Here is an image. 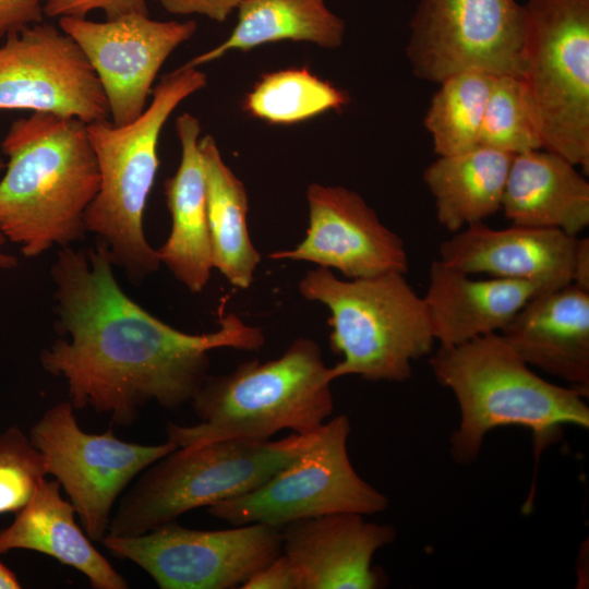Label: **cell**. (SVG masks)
I'll return each instance as SVG.
<instances>
[{"mask_svg":"<svg viewBox=\"0 0 589 589\" xmlns=\"http://www.w3.org/2000/svg\"><path fill=\"white\" fill-rule=\"evenodd\" d=\"M203 157L207 219L213 266L235 287L249 288L261 254L253 245L247 226L248 192L243 182L224 160L216 140L200 139Z\"/></svg>","mask_w":589,"mask_h":589,"instance_id":"25","label":"cell"},{"mask_svg":"<svg viewBox=\"0 0 589 589\" xmlns=\"http://www.w3.org/2000/svg\"><path fill=\"white\" fill-rule=\"evenodd\" d=\"M107 248H60L50 275L59 337L40 354L43 368L68 383L75 409L92 407L118 425L132 424L151 401L177 409L208 375L209 351H256L260 327L219 313L218 329L188 334L157 318L120 287Z\"/></svg>","mask_w":589,"mask_h":589,"instance_id":"1","label":"cell"},{"mask_svg":"<svg viewBox=\"0 0 589 589\" xmlns=\"http://www.w3.org/2000/svg\"><path fill=\"white\" fill-rule=\"evenodd\" d=\"M542 294L531 283L470 274L435 260L430 267L423 301L434 339L453 347L500 333L533 297Z\"/></svg>","mask_w":589,"mask_h":589,"instance_id":"19","label":"cell"},{"mask_svg":"<svg viewBox=\"0 0 589 589\" xmlns=\"http://www.w3.org/2000/svg\"><path fill=\"white\" fill-rule=\"evenodd\" d=\"M437 382L455 395L460 421L450 454L472 462L488 432L505 425L531 431L536 454L557 440L565 424L589 426L588 395L536 374L500 333L440 347L429 360Z\"/></svg>","mask_w":589,"mask_h":589,"instance_id":"3","label":"cell"},{"mask_svg":"<svg viewBox=\"0 0 589 589\" xmlns=\"http://www.w3.org/2000/svg\"><path fill=\"white\" fill-rule=\"evenodd\" d=\"M21 587L16 575L0 561V589H20Z\"/></svg>","mask_w":589,"mask_h":589,"instance_id":"36","label":"cell"},{"mask_svg":"<svg viewBox=\"0 0 589 589\" xmlns=\"http://www.w3.org/2000/svg\"><path fill=\"white\" fill-rule=\"evenodd\" d=\"M1 152L0 230L25 257L84 238V216L100 175L86 123L33 112L9 128Z\"/></svg>","mask_w":589,"mask_h":589,"instance_id":"2","label":"cell"},{"mask_svg":"<svg viewBox=\"0 0 589 589\" xmlns=\"http://www.w3.org/2000/svg\"><path fill=\"white\" fill-rule=\"evenodd\" d=\"M332 382L320 346L297 338L277 359L251 360L230 373L207 375L191 400L199 423L169 422L167 440L189 447L229 438L271 440L286 429L313 433L333 413Z\"/></svg>","mask_w":589,"mask_h":589,"instance_id":"4","label":"cell"},{"mask_svg":"<svg viewBox=\"0 0 589 589\" xmlns=\"http://www.w3.org/2000/svg\"><path fill=\"white\" fill-rule=\"evenodd\" d=\"M494 75L469 70L440 83L424 117L438 156L455 155L479 145L482 119Z\"/></svg>","mask_w":589,"mask_h":589,"instance_id":"27","label":"cell"},{"mask_svg":"<svg viewBox=\"0 0 589 589\" xmlns=\"http://www.w3.org/2000/svg\"><path fill=\"white\" fill-rule=\"evenodd\" d=\"M522 80L542 149L589 170V0H528Z\"/></svg>","mask_w":589,"mask_h":589,"instance_id":"8","label":"cell"},{"mask_svg":"<svg viewBox=\"0 0 589 589\" xmlns=\"http://www.w3.org/2000/svg\"><path fill=\"white\" fill-rule=\"evenodd\" d=\"M529 365L589 392V291L574 284L530 299L500 332Z\"/></svg>","mask_w":589,"mask_h":589,"instance_id":"18","label":"cell"},{"mask_svg":"<svg viewBox=\"0 0 589 589\" xmlns=\"http://www.w3.org/2000/svg\"><path fill=\"white\" fill-rule=\"evenodd\" d=\"M576 166L545 149L514 155L502 211L512 225L577 237L589 225V183Z\"/></svg>","mask_w":589,"mask_h":589,"instance_id":"22","label":"cell"},{"mask_svg":"<svg viewBox=\"0 0 589 589\" xmlns=\"http://www.w3.org/2000/svg\"><path fill=\"white\" fill-rule=\"evenodd\" d=\"M181 146L180 164L165 182V195L171 216V230L157 249L160 264L191 292L207 286L213 254L207 219L206 179L200 148V120L184 112L176 120Z\"/></svg>","mask_w":589,"mask_h":589,"instance_id":"20","label":"cell"},{"mask_svg":"<svg viewBox=\"0 0 589 589\" xmlns=\"http://www.w3.org/2000/svg\"><path fill=\"white\" fill-rule=\"evenodd\" d=\"M309 227L293 249L269 253L272 260L305 261L335 268L347 279L388 272L406 274L402 240L388 229L357 192L311 183L306 189Z\"/></svg>","mask_w":589,"mask_h":589,"instance_id":"15","label":"cell"},{"mask_svg":"<svg viewBox=\"0 0 589 589\" xmlns=\"http://www.w3.org/2000/svg\"><path fill=\"white\" fill-rule=\"evenodd\" d=\"M322 426L276 441L229 438L176 448L147 467L123 494L107 534H144L189 510L255 490L309 449Z\"/></svg>","mask_w":589,"mask_h":589,"instance_id":"7","label":"cell"},{"mask_svg":"<svg viewBox=\"0 0 589 589\" xmlns=\"http://www.w3.org/2000/svg\"><path fill=\"white\" fill-rule=\"evenodd\" d=\"M0 110L109 118L101 85L77 44L60 27L37 23L0 41Z\"/></svg>","mask_w":589,"mask_h":589,"instance_id":"13","label":"cell"},{"mask_svg":"<svg viewBox=\"0 0 589 589\" xmlns=\"http://www.w3.org/2000/svg\"><path fill=\"white\" fill-rule=\"evenodd\" d=\"M349 433L345 414L325 422L317 441L298 458L255 490L208 506V513L233 526L283 527L332 513L371 515L386 509L388 498L351 465Z\"/></svg>","mask_w":589,"mask_h":589,"instance_id":"9","label":"cell"},{"mask_svg":"<svg viewBox=\"0 0 589 589\" xmlns=\"http://www.w3.org/2000/svg\"><path fill=\"white\" fill-rule=\"evenodd\" d=\"M59 27L80 47L104 91L109 117L124 125L147 107L155 79L169 56L195 34L191 21H157L134 13L104 22L63 16Z\"/></svg>","mask_w":589,"mask_h":589,"instance_id":"14","label":"cell"},{"mask_svg":"<svg viewBox=\"0 0 589 589\" xmlns=\"http://www.w3.org/2000/svg\"><path fill=\"white\" fill-rule=\"evenodd\" d=\"M525 44L515 0H420L406 52L413 75L440 84L469 70L522 77Z\"/></svg>","mask_w":589,"mask_h":589,"instance_id":"11","label":"cell"},{"mask_svg":"<svg viewBox=\"0 0 589 589\" xmlns=\"http://www.w3.org/2000/svg\"><path fill=\"white\" fill-rule=\"evenodd\" d=\"M177 15L197 14L223 23L237 10L241 0H152Z\"/></svg>","mask_w":589,"mask_h":589,"instance_id":"33","label":"cell"},{"mask_svg":"<svg viewBox=\"0 0 589 589\" xmlns=\"http://www.w3.org/2000/svg\"><path fill=\"white\" fill-rule=\"evenodd\" d=\"M7 242V238L0 230V272L13 269L17 266L16 256L9 253L5 249Z\"/></svg>","mask_w":589,"mask_h":589,"instance_id":"35","label":"cell"},{"mask_svg":"<svg viewBox=\"0 0 589 589\" xmlns=\"http://www.w3.org/2000/svg\"><path fill=\"white\" fill-rule=\"evenodd\" d=\"M70 400L48 408L29 430V438L69 496L82 528L93 542L108 532L120 495L147 467L173 452L170 441L146 445L118 438L112 430L87 433Z\"/></svg>","mask_w":589,"mask_h":589,"instance_id":"10","label":"cell"},{"mask_svg":"<svg viewBox=\"0 0 589 589\" xmlns=\"http://www.w3.org/2000/svg\"><path fill=\"white\" fill-rule=\"evenodd\" d=\"M479 145L512 155L542 149L534 108L522 77H493Z\"/></svg>","mask_w":589,"mask_h":589,"instance_id":"28","label":"cell"},{"mask_svg":"<svg viewBox=\"0 0 589 589\" xmlns=\"http://www.w3.org/2000/svg\"><path fill=\"white\" fill-rule=\"evenodd\" d=\"M47 0H0V41L43 22Z\"/></svg>","mask_w":589,"mask_h":589,"instance_id":"31","label":"cell"},{"mask_svg":"<svg viewBox=\"0 0 589 589\" xmlns=\"http://www.w3.org/2000/svg\"><path fill=\"white\" fill-rule=\"evenodd\" d=\"M298 288L303 298L330 312V348L342 357L329 368L333 381L357 375L371 382H404L412 375V362L433 349L423 298L404 273L341 279L318 266L305 273Z\"/></svg>","mask_w":589,"mask_h":589,"instance_id":"6","label":"cell"},{"mask_svg":"<svg viewBox=\"0 0 589 589\" xmlns=\"http://www.w3.org/2000/svg\"><path fill=\"white\" fill-rule=\"evenodd\" d=\"M243 589H301L298 573L280 553L277 557L252 575L243 585Z\"/></svg>","mask_w":589,"mask_h":589,"instance_id":"32","label":"cell"},{"mask_svg":"<svg viewBox=\"0 0 589 589\" xmlns=\"http://www.w3.org/2000/svg\"><path fill=\"white\" fill-rule=\"evenodd\" d=\"M325 1L241 0L237 8V23L229 36L184 64L199 68L229 51H248L285 40L336 49L344 40L345 22L326 7Z\"/></svg>","mask_w":589,"mask_h":589,"instance_id":"24","label":"cell"},{"mask_svg":"<svg viewBox=\"0 0 589 589\" xmlns=\"http://www.w3.org/2000/svg\"><path fill=\"white\" fill-rule=\"evenodd\" d=\"M349 103L345 91L306 68H289L261 76L243 101L251 117L272 124L299 123Z\"/></svg>","mask_w":589,"mask_h":589,"instance_id":"26","label":"cell"},{"mask_svg":"<svg viewBox=\"0 0 589 589\" xmlns=\"http://www.w3.org/2000/svg\"><path fill=\"white\" fill-rule=\"evenodd\" d=\"M1 153H2V152H1V146H0V171H1L2 169H4V167H5V164L3 163Z\"/></svg>","mask_w":589,"mask_h":589,"instance_id":"37","label":"cell"},{"mask_svg":"<svg viewBox=\"0 0 589 589\" xmlns=\"http://www.w3.org/2000/svg\"><path fill=\"white\" fill-rule=\"evenodd\" d=\"M513 157L478 145L431 163L423 181L434 199L440 225L455 233L498 212Z\"/></svg>","mask_w":589,"mask_h":589,"instance_id":"23","label":"cell"},{"mask_svg":"<svg viewBox=\"0 0 589 589\" xmlns=\"http://www.w3.org/2000/svg\"><path fill=\"white\" fill-rule=\"evenodd\" d=\"M206 85L203 71L183 64L160 79L151 103L132 122L115 125L106 119L86 124L100 185L85 213V228L106 245L113 266L134 280L147 277L161 265L143 228L159 165L160 133L176 108Z\"/></svg>","mask_w":589,"mask_h":589,"instance_id":"5","label":"cell"},{"mask_svg":"<svg viewBox=\"0 0 589 589\" xmlns=\"http://www.w3.org/2000/svg\"><path fill=\"white\" fill-rule=\"evenodd\" d=\"M577 240L553 228L493 229L481 221L443 241L440 260L470 275L528 281L546 293L572 284Z\"/></svg>","mask_w":589,"mask_h":589,"instance_id":"17","label":"cell"},{"mask_svg":"<svg viewBox=\"0 0 589 589\" xmlns=\"http://www.w3.org/2000/svg\"><path fill=\"white\" fill-rule=\"evenodd\" d=\"M353 512L294 520L280 527L281 553L301 589H376L384 576L372 566L377 550L392 543V525L365 521Z\"/></svg>","mask_w":589,"mask_h":589,"instance_id":"16","label":"cell"},{"mask_svg":"<svg viewBox=\"0 0 589 589\" xmlns=\"http://www.w3.org/2000/svg\"><path fill=\"white\" fill-rule=\"evenodd\" d=\"M101 10L107 20L123 15L148 14L146 0H47L44 13L48 17H86L87 13Z\"/></svg>","mask_w":589,"mask_h":589,"instance_id":"30","label":"cell"},{"mask_svg":"<svg viewBox=\"0 0 589 589\" xmlns=\"http://www.w3.org/2000/svg\"><path fill=\"white\" fill-rule=\"evenodd\" d=\"M572 284L589 291V239L578 238L573 264Z\"/></svg>","mask_w":589,"mask_h":589,"instance_id":"34","label":"cell"},{"mask_svg":"<svg viewBox=\"0 0 589 589\" xmlns=\"http://www.w3.org/2000/svg\"><path fill=\"white\" fill-rule=\"evenodd\" d=\"M46 476L44 458L25 432L15 425L0 431V515L24 507Z\"/></svg>","mask_w":589,"mask_h":589,"instance_id":"29","label":"cell"},{"mask_svg":"<svg viewBox=\"0 0 589 589\" xmlns=\"http://www.w3.org/2000/svg\"><path fill=\"white\" fill-rule=\"evenodd\" d=\"M60 483L43 478L13 521L0 530V555L13 550L46 554L83 574L94 589H127L128 581L92 544Z\"/></svg>","mask_w":589,"mask_h":589,"instance_id":"21","label":"cell"},{"mask_svg":"<svg viewBox=\"0 0 589 589\" xmlns=\"http://www.w3.org/2000/svg\"><path fill=\"white\" fill-rule=\"evenodd\" d=\"M144 569L160 589H232L281 553L280 527L265 524L199 530L176 520L144 534L100 541Z\"/></svg>","mask_w":589,"mask_h":589,"instance_id":"12","label":"cell"}]
</instances>
